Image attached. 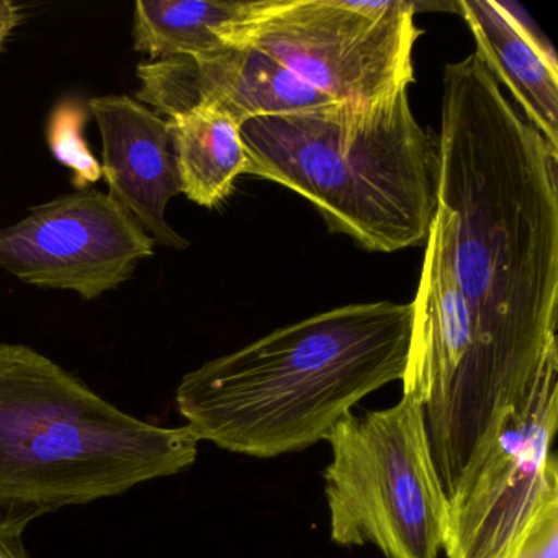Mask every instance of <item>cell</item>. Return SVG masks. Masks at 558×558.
<instances>
[{"label": "cell", "instance_id": "2e32d148", "mask_svg": "<svg viewBox=\"0 0 558 558\" xmlns=\"http://www.w3.org/2000/svg\"><path fill=\"white\" fill-rule=\"evenodd\" d=\"M514 558H558V499L542 509Z\"/></svg>", "mask_w": 558, "mask_h": 558}, {"label": "cell", "instance_id": "7a4b0ae2", "mask_svg": "<svg viewBox=\"0 0 558 558\" xmlns=\"http://www.w3.org/2000/svg\"><path fill=\"white\" fill-rule=\"evenodd\" d=\"M411 313V303H354L293 323L185 374L175 407L198 439L228 452H302L403 380Z\"/></svg>", "mask_w": 558, "mask_h": 558}, {"label": "cell", "instance_id": "5b68a950", "mask_svg": "<svg viewBox=\"0 0 558 558\" xmlns=\"http://www.w3.org/2000/svg\"><path fill=\"white\" fill-rule=\"evenodd\" d=\"M331 447L325 495L329 535L339 547L374 544L387 558H437L449 499L427 437L423 407L348 413L325 437Z\"/></svg>", "mask_w": 558, "mask_h": 558}, {"label": "cell", "instance_id": "8992f818", "mask_svg": "<svg viewBox=\"0 0 558 558\" xmlns=\"http://www.w3.org/2000/svg\"><path fill=\"white\" fill-rule=\"evenodd\" d=\"M416 8L408 0L243 2L221 41L267 54L336 102L371 104L416 81Z\"/></svg>", "mask_w": 558, "mask_h": 558}, {"label": "cell", "instance_id": "ac0fdd59", "mask_svg": "<svg viewBox=\"0 0 558 558\" xmlns=\"http://www.w3.org/2000/svg\"><path fill=\"white\" fill-rule=\"evenodd\" d=\"M0 558H31L22 544V537H5L0 534Z\"/></svg>", "mask_w": 558, "mask_h": 558}, {"label": "cell", "instance_id": "ba28073f", "mask_svg": "<svg viewBox=\"0 0 558 558\" xmlns=\"http://www.w3.org/2000/svg\"><path fill=\"white\" fill-rule=\"evenodd\" d=\"M558 375L506 411L449 496L447 558H514L548 502L558 499Z\"/></svg>", "mask_w": 558, "mask_h": 558}, {"label": "cell", "instance_id": "5bb4252c", "mask_svg": "<svg viewBox=\"0 0 558 558\" xmlns=\"http://www.w3.org/2000/svg\"><path fill=\"white\" fill-rule=\"evenodd\" d=\"M243 2L208 0H138L133 41L148 61L204 58L227 48L221 41L227 25Z\"/></svg>", "mask_w": 558, "mask_h": 558}, {"label": "cell", "instance_id": "9c48e42d", "mask_svg": "<svg viewBox=\"0 0 558 558\" xmlns=\"http://www.w3.org/2000/svg\"><path fill=\"white\" fill-rule=\"evenodd\" d=\"M155 240L104 192H80L34 208L0 230V267L28 286L94 300L132 277Z\"/></svg>", "mask_w": 558, "mask_h": 558}, {"label": "cell", "instance_id": "9a60e30c", "mask_svg": "<svg viewBox=\"0 0 558 558\" xmlns=\"http://www.w3.org/2000/svg\"><path fill=\"white\" fill-rule=\"evenodd\" d=\"M87 113L81 104L68 100L51 113L48 123V145L54 158L73 171L77 189L96 184L102 178V166L87 146L84 138Z\"/></svg>", "mask_w": 558, "mask_h": 558}, {"label": "cell", "instance_id": "e0dca14e", "mask_svg": "<svg viewBox=\"0 0 558 558\" xmlns=\"http://www.w3.org/2000/svg\"><path fill=\"white\" fill-rule=\"evenodd\" d=\"M24 14L21 8L11 0H0V51L4 50L5 41L12 32L21 25Z\"/></svg>", "mask_w": 558, "mask_h": 558}, {"label": "cell", "instance_id": "7c38bea8", "mask_svg": "<svg viewBox=\"0 0 558 558\" xmlns=\"http://www.w3.org/2000/svg\"><path fill=\"white\" fill-rule=\"evenodd\" d=\"M457 11L475 38L476 57L505 84L522 117L558 149V66L554 50L511 5L460 0Z\"/></svg>", "mask_w": 558, "mask_h": 558}, {"label": "cell", "instance_id": "30bf717a", "mask_svg": "<svg viewBox=\"0 0 558 558\" xmlns=\"http://www.w3.org/2000/svg\"><path fill=\"white\" fill-rule=\"evenodd\" d=\"M136 100L166 119L211 106L238 125L336 102L267 54L227 47L204 58L143 61Z\"/></svg>", "mask_w": 558, "mask_h": 558}, {"label": "cell", "instance_id": "4fadbf2b", "mask_svg": "<svg viewBox=\"0 0 558 558\" xmlns=\"http://www.w3.org/2000/svg\"><path fill=\"white\" fill-rule=\"evenodd\" d=\"M168 120L182 194L202 207H217L247 172L250 158L241 126L211 106H197Z\"/></svg>", "mask_w": 558, "mask_h": 558}, {"label": "cell", "instance_id": "52a82bcc", "mask_svg": "<svg viewBox=\"0 0 558 558\" xmlns=\"http://www.w3.org/2000/svg\"><path fill=\"white\" fill-rule=\"evenodd\" d=\"M416 296L403 395L423 407L427 437L447 498L498 423L478 338L453 276L442 221L434 215Z\"/></svg>", "mask_w": 558, "mask_h": 558}, {"label": "cell", "instance_id": "6da1fadb", "mask_svg": "<svg viewBox=\"0 0 558 558\" xmlns=\"http://www.w3.org/2000/svg\"><path fill=\"white\" fill-rule=\"evenodd\" d=\"M437 210L499 414L558 375V149L475 53L447 64Z\"/></svg>", "mask_w": 558, "mask_h": 558}, {"label": "cell", "instance_id": "8fae6325", "mask_svg": "<svg viewBox=\"0 0 558 558\" xmlns=\"http://www.w3.org/2000/svg\"><path fill=\"white\" fill-rule=\"evenodd\" d=\"M102 136V175L109 195L143 230L171 250L189 241L166 221L169 201L182 194L171 123L129 96L90 100Z\"/></svg>", "mask_w": 558, "mask_h": 558}, {"label": "cell", "instance_id": "277c9868", "mask_svg": "<svg viewBox=\"0 0 558 558\" xmlns=\"http://www.w3.org/2000/svg\"><path fill=\"white\" fill-rule=\"evenodd\" d=\"M247 172L295 192L331 233L371 253L424 246L437 210V142L408 89L241 126Z\"/></svg>", "mask_w": 558, "mask_h": 558}, {"label": "cell", "instance_id": "3957f363", "mask_svg": "<svg viewBox=\"0 0 558 558\" xmlns=\"http://www.w3.org/2000/svg\"><path fill=\"white\" fill-rule=\"evenodd\" d=\"M201 439L146 423L47 355L0 344V534L191 469Z\"/></svg>", "mask_w": 558, "mask_h": 558}]
</instances>
